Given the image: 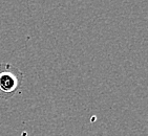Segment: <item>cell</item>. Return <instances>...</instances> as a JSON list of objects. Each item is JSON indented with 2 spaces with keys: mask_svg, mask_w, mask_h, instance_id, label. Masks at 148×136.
Returning a JSON list of instances; mask_svg holds the SVG:
<instances>
[{
  "mask_svg": "<svg viewBox=\"0 0 148 136\" xmlns=\"http://www.w3.org/2000/svg\"><path fill=\"white\" fill-rule=\"evenodd\" d=\"M23 73L10 63H0V99L8 101L22 88Z\"/></svg>",
  "mask_w": 148,
  "mask_h": 136,
  "instance_id": "cell-1",
  "label": "cell"
}]
</instances>
